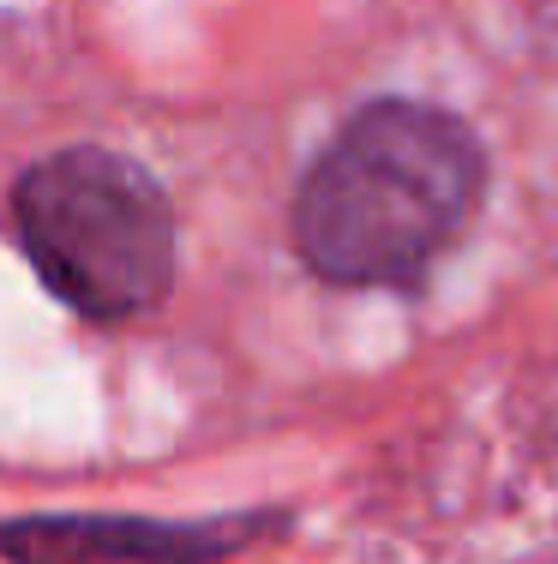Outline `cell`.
I'll use <instances>...</instances> for the list:
<instances>
[{
    "label": "cell",
    "mask_w": 558,
    "mask_h": 564,
    "mask_svg": "<svg viewBox=\"0 0 558 564\" xmlns=\"http://www.w3.org/2000/svg\"><path fill=\"white\" fill-rule=\"evenodd\" d=\"M474 132L427 102H379L337 132L295 198L300 259L330 282H408L474 217Z\"/></svg>",
    "instance_id": "1"
},
{
    "label": "cell",
    "mask_w": 558,
    "mask_h": 564,
    "mask_svg": "<svg viewBox=\"0 0 558 564\" xmlns=\"http://www.w3.org/2000/svg\"><path fill=\"white\" fill-rule=\"evenodd\" d=\"M19 235L43 282L90 318H132L175 282V217L144 169L61 151L19 181Z\"/></svg>",
    "instance_id": "2"
}]
</instances>
